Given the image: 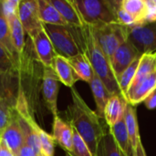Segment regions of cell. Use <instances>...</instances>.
<instances>
[{
    "instance_id": "obj_8",
    "label": "cell",
    "mask_w": 156,
    "mask_h": 156,
    "mask_svg": "<svg viewBox=\"0 0 156 156\" xmlns=\"http://www.w3.org/2000/svg\"><path fill=\"white\" fill-rule=\"evenodd\" d=\"M59 80L52 67H43L42 95L46 106L54 117L58 116V95Z\"/></svg>"
},
{
    "instance_id": "obj_38",
    "label": "cell",
    "mask_w": 156,
    "mask_h": 156,
    "mask_svg": "<svg viewBox=\"0 0 156 156\" xmlns=\"http://www.w3.org/2000/svg\"><path fill=\"white\" fill-rule=\"evenodd\" d=\"M0 156H15L1 139H0Z\"/></svg>"
},
{
    "instance_id": "obj_18",
    "label": "cell",
    "mask_w": 156,
    "mask_h": 156,
    "mask_svg": "<svg viewBox=\"0 0 156 156\" xmlns=\"http://www.w3.org/2000/svg\"><path fill=\"white\" fill-rule=\"evenodd\" d=\"M90 86L93 94V98L95 101L96 108H97V114L102 119H103V114H104V109L105 106L109 101V99L112 96L111 92L108 90V89L105 87L101 80L94 74L93 78L90 81Z\"/></svg>"
},
{
    "instance_id": "obj_3",
    "label": "cell",
    "mask_w": 156,
    "mask_h": 156,
    "mask_svg": "<svg viewBox=\"0 0 156 156\" xmlns=\"http://www.w3.org/2000/svg\"><path fill=\"white\" fill-rule=\"evenodd\" d=\"M83 23L88 26L119 24L116 11L119 0H71Z\"/></svg>"
},
{
    "instance_id": "obj_29",
    "label": "cell",
    "mask_w": 156,
    "mask_h": 156,
    "mask_svg": "<svg viewBox=\"0 0 156 156\" xmlns=\"http://www.w3.org/2000/svg\"><path fill=\"white\" fill-rule=\"evenodd\" d=\"M35 130L38 134L40 141V153L44 156H54L55 152V141L52 135L42 130L37 122L34 124Z\"/></svg>"
},
{
    "instance_id": "obj_4",
    "label": "cell",
    "mask_w": 156,
    "mask_h": 156,
    "mask_svg": "<svg viewBox=\"0 0 156 156\" xmlns=\"http://www.w3.org/2000/svg\"><path fill=\"white\" fill-rule=\"evenodd\" d=\"M90 27L96 40L111 63V59L115 51L129 38L132 28L121 24H106Z\"/></svg>"
},
{
    "instance_id": "obj_39",
    "label": "cell",
    "mask_w": 156,
    "mask_h": 156,
    "mask_svg": "<svg viewBox=\"0 0 156 156\" xmlns=\"http://www.w3.org/2000/svg\"><path fill=\"white\" fill-rule=\"evenodd\" d=\"M66 156H72V155H71V154H68V153H67V154H66Z\"/></svg>"
},
{
    "instance_id": "obj_25",
    "label": "cell",
    "mask_w": 156,
    "mask_h": 156,
    "mask_svg": "<svg viewBox=\"0 0 156 156\" xmlns=\"http://www.w3.org/2000/svg\"><path fill=\"white\" fill-rule=\"evenodd\" d=\"M140 59L141 57L136 58L122 73V75L119 77L118 79V85L120 88V91H121V96L123 98V100L125 101V97L126 94L134 80V77L136 75L137 72V69L140 63Z\"/></svg>"
},
{
    "instance_id": "obj_15",
    "label": "cell",
    "mask_w": 156,
    "mask_h": 156,
    "mask_svg": "<svg viewBox=\"0 0 156 156\" xmlns=\"http://www.w3.org/2000/svg\"><path fill=\"white\" fill-rule=\"evenodd\" d=\"M52 69L57 74L59 81L69 88L74 87V84L80 80L69 64L68 58L64 57L57 55L53 60Z\"/></svg>"
},
{
    "instance_id": "obj_14",
    "label": "cell",
    "mask_w": 156,
    "mask_h": 156,
    "mask_svg": "<svg viewBox=\"0 0 156 156\" xmlns=\"http://www.w3.org/2000/svg\"><path fill=\"white\" fill-rule=\"evenodd\" d=\"M126 103L127 102L123 100V98L118 94L112 95L109 99L103 114V119L108 128L114 126L123 118Z\"/></svg>"
},
{
    "instance_id": "obj_35",
    "label": "cell",
    "mask_w": 156,
    "mask_h": 156,
    "mask_svg": "<svg viewBox=\"0 0 156 156\" xmlns=\"http://www.w3.org/2000/svg\"><path fill=\"white\" fill-rule=\"evenodd\" d=\"M6 78L7 75L0 74V100L4 98H11L8 89L6 88Z\"/></svg>"
},
{
    "instance_id": "obj_30",
    "label": "cell",
    "mask_w": 156,
    "mask_h": 156,
    "mask_svg": "<svg viewBox=\"0 0 156 156\" xmlns=\"http://www.w3.org/2000/svg\"><path fill=\"white\" fill-rule=\"evenodd\" d=\"M18 65L0 45V74L9 75L14 72Z\"/></svg>"
},
{
    "instance_id": "obj_34",
    "label": "cell",
    "mask_w": 156,
    "mask_h": 156,
    "mask_svg": "<svg viewBox=\"0 0 156 156\" xmlns=\"http://www.w3.org/2000/svg\"><path fill=\"white\" fill-rule=\"evenodd\" d=\"M146 1V15L145 24L156 22V0H145Z\"/></svg>"
},
{
    "instance_id": "obj_11",
    "label": "cell",
    "mask_w": 156,
    "mask_h": 156,
    "mask_svg": "<svg viewBox=\"0 0 156 156\" xmlns=\"http://www.w3.org/2000/svg\"><path fill=\"white\" fill-rule=\"evenodd\" d=\"M156 90V70L144 79L135 87L129 90L125 101L133 106H136L145 101V99Z\"/></svg>"
},
{
    "instance_id": "obj_32",
    "label": "cell",
    "mask_w": 156,
    "mask_h": 156,
    "mask_svg": "<svg viewBox=\"0 0 156 156\" xmlns=\"http://www.w3.org/2000/svg\"><path fill=\"white\" fill-rule=\"evenodd\" d=\"M116 16H117L118 23L122 25V26H126V27H129L131 28H133L134 27H137V26H140L137 19L134 16H133L130 13H128L122 6V1H121V5L117 8Z\"/></svg>"
},
{
    "instance_id": "obj_40",
    "label": "cell",
    "mask_w": 156,
    "mask_h": 156,
    "mask_svg": "<svg viewBox=\"0 0 156 156\" xmlns=\"http://www.w3.org/2000/svg\"><path fill=\"white\" fill-rule=\"evenodd\" d=\"M37 156H44V155H43L42 154H37Z\"/></svg>"
},
{
    "instance_id": "obj_26",
    "label": "cell",
    "mask_w": 156,
    "mask_h": 156,
    "mask_svg": "<svg viewBox=\"0 0 156 156\" xmlns=\"http://www.w3.org/2000/svg\"><path fill=\"white\" fill-rule=\"evenodd\" d=\"M16 100L4 98L0 100V134L8 126L16 113Z\"/></svg>"
},
{
    "instance_id": "obj_1",
    "label": "cell",
    "mask_w": 156,
    "mask_h": 156,
    "mask_svg": "<svg viewBox=\"0 0 156 156\" xmlns=\"http://www.w3.org/2000/svg\"><path fill=\"white\" fill-rule=\"evenodd\" d=\"M72 103L68 107L69 123L82 138L92 155L96 156L99 144L108 131L102 120L96 112L92 111L80 95L78 90L70 88Z\"/></svg>"
},
{
    "instance_id": "obj_17",
    "label": "cell",
    "mask_w": 156,
    "mask_h": 156,
    "mask_svg": "<svg viewBox=\"0 0 156 156\" xmlns=\"http://www.w3.org/2000/svg\"><path fill=\"white\" fill-rule=\"evenodd\" d=\"M109 132L114 138V141L123 156H135L130 141V137L124 122V118L120 120L114 126L109 128Z\"/></svg>"
},
{
    "instance_id": "obj_21",
    "label": "cell",
    "mask_w": 156,
    "mask_h": 156,
    "mask_svg": "<svg viewBox=\"0 0 156 156\" xmlns=\"http://www.w3.org/2000/svg\"><path fill=\"white\" fill-rule=\"evenodd\" d=\"M0 45L5 49V51L9 54V56L18 65L19 56L14 47L9 24L3 13L1 1H0Z\"/></svg>"
},
{
    "instance_id": "obj_22",
    "label": "cell",
    "mask_w": 156,
    "mask_h": 156,
    "mask_svg": "<svg viewBox=\"0 0 156 156\" xmlns=\"http://www.w3.org/2000/svg\"><path fill=\"white\" fill-rule=\"evenodd\" d=\"M156 70V50L154 52L144 53L141 56L140 63L137 69L136 75L129 90L135 87L144 79ZM129 91V90H128Z\"/></svg>"
},
{
    "instance_id": "obj_36",
    "label": "cell",
    "mask_w": 156,
    "mask_h": 156,
    "mask_svg": "<svg viewBox=\"0 0 156 156\" xmlns=\"http://www.w3.org/2000/svg\"><path fill=\"white\" fill-rule=\"evenodd\" d=\"M144 103L148 110L156 109V90L145 99Z\"/></svg>"
},
{
    "instance_id": "obj_16",
    "label": "cell",
    "mask_w": 156,
    "mask_h": 156,
    "mask_svg": "<svg viewBox=\"0 0 156 156\" xmlns=\"http://www.w3.org/2000/svg\"><path fill=\"white\" fill-rule=\"evenodd\" d=\"M54 7L59 12L63 19L67 22L69 27H80L84 26L81 17L72 1L69 0H49Z\"/></svg>"
},
{
    "instance_id": "obj_27",
    "label": "cell",
    "mask_w": 156,
    "mask_h": 156,
    "mask_svg": "<svg viewBox=\"0 0 156 156\" xmlns=\"http://www.w3.org/2000/svg\"><path fill=\"white\" fill-rule=\"evenodd\" d=\"M122 6L134 16L140 25L145 24L146 1L145 0H122Z\"/></svg>"
},
{
    "instance_id": "obj_12",
    "label": "cell",
    "mask_w": 156,
    "mask_h": 156,
    "mask_svg": "<svg viewBox=\"0 0 156 156\" xmlns=\"http://www.w3.org/2000/svg\"><path fill=\"white\" fill-rule=\"evenodd\" d=\"M73 134L74 130L69 122L62 120L58 115L54 117L52 136L55 143H57L68 154L72 153Z\"/></svg>"
},
{
    "instance_id": "obj_23",
    "label": "cell",
    "mask_w": 156,
    "mask_h": 156,
    "mask_svg": "<svg viewBox=\"0 0 156 156\" xmlns=\"http://www.w3.org/2000/svg\"><path fill=\"white\" fill-rule=\"evenodd\" d=\"M68 60L79 79L90 83L95 72L87 57L83 53H80L75 57L68 58Z\"/></svg>"
},
{
    "instance_id": "obj_37",
    "label": "cell",
    "mask_w": 156,
    "mask_h": 156,
    "mask_svg": "<svg viewBox=\"0 0 156 156\" xmlns=\"http://www.w3.org/2000/svg\"><path fill=\"white\" fill-rule=\"evenodd\" d=\"M17 156H37V154L34 152V150L27 143H24L21 149L19 150Z\"/></svg>"
},
{
    "instance_id": "obj_7",
    "label": "cell",
    "mask_w": 156,
    "mask_h": 156,
    "mask_svg": "<svg viewBox=\"0 0 156 156\" xmlns=\"http://www.w3.org/2000/svg\"><path fill=\"white\" fill-rule=\"evenodd\" d=\"M18 16L24 30L33 39L43 28V23L39 18L37 0L20 1Z\"/></svg>"
},
{
    "instance_id": "obj_31",
    "label": "cell",
    "mask_w": 156,
    "mask_h": 156,
    "mask_svg": "<svg viewBox=\"0 0 156 156\" xmlns=\"http://www.w3.org/2000/svg\"><path fill=\"white\" fill-rule=\"evenodd\" d=\"M69 154L72 156H93L85 142L75 130L73 134V149L72 153Z\"/></svg>"
},
{
    "instance_id": "obj_28",
    "label": "cell",
    "mask_w": 156,
    "mask_h": 156,
    "mask_svg": "<svg viewBox=\"0 0 156 156\" xmlns=\"http://www.w3.org/2000/svg\"><path fill=\"white\" fill-rule=\"evenodd\" d=\"M96 156H123L109 131L101 139Z\"/></svg>"
},
{
    "instance_id": "obj_5",
    "label": "cell",
    "mask_w": 156,
    "mask_h": 156,
    "mask_svg": "<svg viewBox=\"0 0 156 156\" xmlns=\"http://www.w3.org/2000/svg\"><path fill=\"white\" fill-rule=\"evenodd\" d=\"M43 28L48 34L57 55L70 58L81 53L69 26L43 24Z\"/></svg>"
},
{
    "instance_id": "obj_2",
    "label": "cell",
    "mask_w": 156,
    "mask_h": 156,
    "mask_svg": "<svg viewBox=\"0 0 156 156\" xmlns=\"http://www.w3.org/2000/svg\"><path fill=\"white\" fill-rule=\"evenodd\" d=\"M69 29L80 52L87 57L95 74L101 80L111 94L121 95L118 81L113 74L111 63L96 40L91 27L84 25L80 27H69Z\"/></svg>"
},
{
    "instance_id": "obj_33",
    "label": "cell",
    "mask_w": 156,
    "mask_h": 156,
    "mask_svg": "<svg viewBox=\"0 0 156 156\" xmlns=\"http://www.w3.org/2000/svg\"><path fill=\"white\" fill-rule=\"evenodd\" d=\"M3 13L5 17L12 16L18 12V6L20 4L19 0H3L1 1Z\"/></svg>"
},
{
    "instance_id": "obj_10",
    "label": "cell",
    "mask_w": 156,
    "mask_h": 156,
    "mask_svg": "<svg viewBox=\"0 0 156 156\" xmlns=\"http://www.w3.org/2000/svg\"><path fill=\"white\" fill-rule=\"evenodd\" d=\"M0 139L10 149L14 155L17 156L19 150L25 143V138L17 119L16 110L15 116L8 124V126L5 129L2 134H0Z\"/></svg>"
},
{
    "instance_id": "obj_13",
    "label": "cell",
    "mask_w": 156,
    "mask_h": 156,
    "mask_svg": "<svg viewBox=\"0 0 156 156\" xmlns=\"http://www.w3.org/2000/svg\"><path fill=\"white\" fill-rule=\"evenodd\" d=\"M32 41L37 58L43 64V67H52L53 60L57 56V53L45 29L42 28Z\"/></svg>"
},
{
    "instance_id": "obj_19",
    "label": "cell",
    "mask_w": 156,
    "mask_h": 156,
    "mask_svg": "<svg viewBox=\"0 0 156 156\" xmlns=\"http://www.w3.org/2000/svg\"><path fill=\"white\" fill-rule=\"evenodd\" d=\"M123 118H124V122H125L126 129H127V132H128V134L130 137V141H131V144H132V146L133 149V153L135 155L138 144L141 142L138 120H137V112H136L135 107L129 103H126Z\"/></svg>"
},
{
    "instance_id": "obj_24",
    "label": "cell",
    "mask_w": 156,
    "mask_h": 156,
    "mask_svg": "<svg viewBox=\"0 0 156 156\" xmlns=\"http://www.w3.org/2000/svg\"><path fill=\"white\" fill-rule=\"evenodd\" d=\"M6 19L9 24L14 47H15L18 56L20 57L21 54L23 53L24 47H25V37H24L25 30L20 22L19 16H18V12L12 16H9L8 17H6Z\"/></svg>"
},
{
    "instance_id": "obj_20",
    "label": "cell",
    "mask_w": 156,
    "mask_h": 156,
    "mask_svg": "<svg viewBox=\"0 0 156 156\" xmlns=\"http://www.w3.org/2000/svg\"><path fill=\"white\" fill-rule=\"evenodd\" d=\"M39 18L43 24L68 26L59 12L54 7L49 0H37Z\"/></svg>"
},
{
    "instance_id": "obj_6",
    "label": "cell",
    "mask_w": 156,
    "mask_h": 156,
    "mask_svg": "<svg viewBox=\"0 0 156 156\" xmlns=\"http://www.w3.org/2000/svg\"><path fill=\"white\" fill-rule=\"evenodd\" d=\"M141 55L156 50V22L146 23L131 29L129 38Z\"/></svg>"
},
{
    "instance_id": "obj_9",
    "label": "cell",
    "mask_w": 156,
    "mask_h": 156,
    "mask_svg": "<svg viewBox=\"0 0 156 156\" xmlns=\"http://www.w3.org/2000/svg\"><path fill=\"white\" fill-rule=\"evenodd\" d=\"M141 56L140 52L129 39L118 48L111 59L112 69L117 81L122 73Z\"/></svg>"
}]
</instances>
